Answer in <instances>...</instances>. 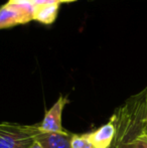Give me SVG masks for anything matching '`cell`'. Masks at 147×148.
<instances>
[{
    "label": "cell",
    "mask_w": 147,
    "mask_h": 148,
    "mask_svg": "<svg viewBox=\"0 0 147 148\" xmlns=\"http://www.w3.org/2000/svg\"><path fill=\"white\" fill-rule=\"evenodd\" d=\"M39 133V124L0 122V148H29Z\"/></svg>",
    "instance_id": "obj_2"
},
{
    "label": "cell",
    "mask_w": 147,
    "mask_h": 148,
    "mask_svg": "<svg viewBox=\"0 0 147 148\" xmlns=\"http://www.w3.org/2000/svg\"><path fill=\"white\" fill-rule=\"evenodd\" d=\"M59 7V4L37 6L34 11V20L42 24H51L57 17Z\"/></svg>",
    "instance_id": "obj_7"
},
{
    "label": "cell",
    "mask_w": 147,
    "mask_h": 148,
    "mask_svg": "<svg viewBox=\"0 0 147 148\" xmlns=\"http://www.w3.org/2000/svg\"><path fill=\"white\" fill-rule=\"evenodd\" d=\"M29 148H42V147H41L40 145H39L38 142H36H36H34V144H32Z\"/></svg>",
    "instance_id": "obj_11"
},
{
    "label": "cell",
    "mask_w": 147,
    "mask_h": 148,
    "mask_svg": "<svg viewBox=\"0 0 147 148\" xmlns=\"http://www.w3.org/2000/svg\"><path fill=\"white\" fill-rule=\"evenodd\" d=\"M87 135L95 148H111L115 137V126L113 122L109 120L106 124L87 133Z\"/></svg>",
    "instance_id": "obj_6"
},
{
    "label": "cell",
    "mask_w": 147,
    "mask_h": 148,
    "mask_svg": "<svg viewBox=\"0 0 147 148\" xmlns=\"http://www.w3.org/2000/svg\"><path fill=\"white\" fill-rule=\"evenodd\" d=\"M69 103L67 97H61L53 105V107L47 110L44 114L41 123H39V130L41 132H63L64 128L62 126V116L64 108Z\"/></svg>",
    "instance_id": "obj_4"
},
{
    "label": "cell",
    "mask_w": 147,
    "mask_h": 148,
    "mask_svg": "<svg viewBox=\"0 0 147 148\" xmlns=\"http://www.w3.org/2000/svg\"><path fill=\"white\" fill-rule=\"evenodd\" d=\"M31 3L36 7L37 6H43V5H53V4H59V0H30Z\"/></svg>",
    "instance_id": "obj_9"
},
{
    "label": "cell",
    "mask_w": 147,
    "mask_h": 148,
    "mask_svg": "<svg viewBox=\"0 0 147 148\" xmlns=\"http://www.w3.org/2000/svg\"><path fill=\"white\" fill-rule=\"evenodd\" d=\"M73 134L68 131L63 132H41L36 136V141L42 148H72Z\"/></svg>",
    "instance_id": "obj_5"
},
{
    "label": "cell",
    "mask_w": 147,
    "mask_h": 148,
    "mask_svg": "<svg viewBox=\"0 0 147 148\" xmlns=\"http://www.w3.org/2000/svg\"><path fill=\"white\" fill-rule=\"evenodd\" d=\"M72 148H95L94 145L86 134H73L72 136Z\"/></svg>",
    "instance_id": "obj_8"
},
{
    "label": "cell",
    "mask_w": 147,
    "mask_h": 148,
    "mask_svg": "<svg viewBox=\"0 0 147 148\" xmlns=\"http://www.w3.org/2000/svg\"><path fill=\"white\" fill-rule=\"evenodd\" d=\"M23 1H30V0H9V2L14 3V2H23Z\"/></svg>",
    "instance_id": "obj_13"
},
{
    "label": "cell",
    "mask_w": 147,
    "mask_h": 148,
    "mask_svg": "<svg viewBox=\"0 0 147 148\" xmlns=\"http://www.w3.org/2000/svg\"><path fill=\"white\" fill-rule=\"evenodd\" d=\"M134 148H147V133L143 134L138 139Z\"/></svg>",
    "instance_id": "obj_10"
},
{
    "label": "cell",
    "mask_w": 147,
    "mask_h": 148,
    "mask_svg": "<svg viewBox=\"0 0 147 148\" xmlns=\"http://www.w3.org/2000/svg\"><path fill=\"white\" fill-rule=\"evenodd\" d=\"M36 6L31 1L8 2L0 7V29L25 24L34 20Z\"/></svg>",
    "instance_id": "obj_3"
},
{
    "label": "cell",
    "mask_w": 147,
    "mask_h": 148,
    "mask_svg": "<svg viewBox=\"0 0 147 148\" xmlns=\"http://www.w3.org/2000/svg\"><path fill=\"white\" fill-rule=\"evenodd\" d=\"M61 3H69V2H74V1H77V0H59Z\"/></svg>",
    "instance_id": "obj_12"
},
{
    "label": "cell",
    "mask_w": 147,
    "mask_h": 148,
    "mask_svg": "<svg viewBox=\"0 0 147 148\" xmlns=\"http://www.w3.org/2000/svg\"><path fill=\"white\" fill-rule=\"evenodd\" d=\"M110 120L115 126L111 148H134L147 133V87L131 96L118 107Z\"/></svg>",
    "instance_id": "obj_1"
}]
</instances>
